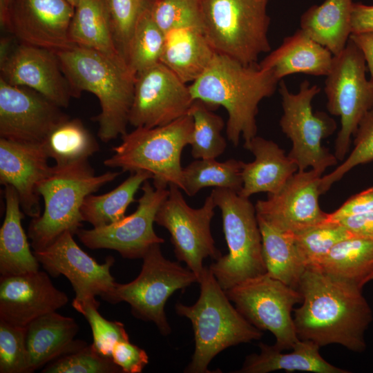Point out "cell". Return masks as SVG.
Wrapping results in <instances>:
<instances>
[{"instance_id":"obj_18","label":"cell","mask_w":373,"mask_h":373,"mask_svg":"<svg viewBox=\"0 0 373 373\" xmlns=\"http://www.w3.org/2000/svg\"><path fill=\"white\" fill-rule=\"evenodd\" d=\"M70 117L39 93L0 77V137L41 144L52 130Z\"/></svg>"},{"instance_id":"obj_45","label":"cell","mask_w":373,"mask_h":373,"mask_svg":"<svg viewBox=\"0 0 373 373\" xmlns=\"http://www.w3.org/2000/svg\"><path fill=\"white\" fill-rule=\"evenodd\" d=\"M112 359L124 373H140L149 363L146 352L129 342H118L113 347Z\"/></svg>"},{"instance_id":"obj_37","label":"cell","mask_w":373,"mask_h":373,"mask_svg":"<svg viewBox=\"0 0 373 373\" xmlns=\"http://www.w3.org/2000/svg\"><path fill=\"white\" fill-rule=\"evenodd\" d=\"M150 6L140 17L128 48L126 61L135 74L160 63L164 49L166 35L153 20Z\"/></svg>"},{"instance_id":"obj_33","label":"cell","mask_w":373,"mask_h":373,"mask_svg":"<svg viewBox=\"0 0 373 373\" xmlns=\"http://www.w3.org/2000/svg\"><path fill=\"white\" fill-rule=\"evenodd\" d=\"M149 179H152L151 173L136 171L111 191L88 195L81 207L83 221L99 227L122 219L128 207L135 201L134 198L138 189Z\"/></svg>"},{"instance_id":"obj_30","label":"cell","mask_w":373,"mask_h":373,"mask_svg":"<svg viewBox=\"0 0 373 373\" xmlns=\"http://www.w3.org/2000/svg\"><path fill=\"white\" fill-rule=\"evenodd\" d=\"M316 269L360 289L373 280V239L352 236L337 243Z\"/></svg>"},{"instance_id":"obj_47","label":"cell","mask_w":373,"mask_h":373,"mask_svg":"<svg viewBox=\"0 0 373 373\" xmlns=\"http://www.w3.org/2000/svg\"><path fill=\"white\" fill-rule=\"evenodd\" d=\"M336 222L354 236L373 239V211L344 217Z\"/></svg>"},{"instance_id":"obj_41","label":"cell","mask_w":373,"mask_h":373,"mask_svg":"<svg viewBox=\"0 0 373 373\" xmlns=\"http://www.w3.org/2000/svg\"><path fill=\"white\" fill-rule=\"evenodd\" d=\"M96 300L81 301L73 299L72 305L88 322L93 337V345L103 356L112 358L114 346L120 341H129L123 323L104 318L98 312Z\"/></svg>"},{"instance_id":"obj_48","label":"cell","mask_w":373,"mask_h":373,"mask_svg":"<svg viewBox=\"0 0 373 373\" xmlns=\"http://www.w3.org/2000/svg\"><path fill=\"white\" fill-rule=\"evenodd\" d=\"M352 34L373 33V5L354 3Z\"/></svg>"},{"instance_id":"obj_34","label":"cell","mask_w":373,"mask_h":373,"mask_svg":"<svg viewBox=\"0 0 373 373\" xmlns=\"http://www.w3.org/2000/svg\"><path fill=\"white\" fill-rule=\"evenodd\" d=\"M41 145L55 164L66 165L88 160L98 152L94 136L78 118L64 120L48 134Z\"/></svg>"},{"instance_id":"obj_3","label":"cell","mask_w":373,"mask_h":373,"mask_svg":"<svg viewBox=\"0 0 373 373\" xmlns=\"http://www.w3.org/2000/svg\"><path fill=\"white\" fill-rule=\"evenodd\" d=\"M55 52L75 97L85 90L99 99L101 111L93 119L101 141L126 134L136 77L126 61L77 45Z\"/></svg>"},{"instance_id":"obj_2","label":"cell","mask_w":373,"mask_h":373,"mask_svg":"<svg viewBox=\"0 0 373 373\" xmlns=\"http://www.w3.org/2000/svg\"><path fill=\"white\" fill-rule=\"evenodd\" d=\"M279 80L273 72L257 64L245 65L216 53L204 72L189 86L194 100L211 108L222 106L228 114L226 133L238 146L256 136L258 105L275 93Z\"/></svg>"},{"instance_id":"obj_35","label":"cell","mask_w":373,"mask_h":373,"mask_svg":"<svg viewBox=\"0 0 373 373\" xmlns=\"http://www.w3.org/2000/svg\"><path fill=\"white\" fill-rule=\"evenodd\" d=\"M242 162L233 158L222 162L216 159H197L183 168L182 191L189 196L207 187L227 189L239 193L243 185Z\"/></svg>"},{"instance_id":"obj_40","label":"cell","mask_w":373,"mask_h":373,"mask_svg":"<svg viewBox=\"0 0 373 373\" xmlns=\"http://www.w3.org/2000/svg\"><path fill=\"white\" fill-rule=\"evenodd\" d=\"M104 1L115 45L126 61L128 45L139 19L153 0Z\"/></svg>"},{"instance_id":"obj_15","label":"cell","mask_w":373,"mask_h":373,"mask_svg":"<svg viewBox=\"0 0 373 373\" xmlns=\"http://www.w3.org/2000/svg\"><path fill=\"white\" fill-rule=\"evenodd\" d=\"M73 236L66 231L46 247L33 250V254L52 276L62 274L69 280L75 293L74 299L91 300L99 296L112 303L117 283L110 271L114 258L108 256L104 263L99 264L79 247Z\"/></svg>"},{"instance_id":"obj_27","label":"cell","mask_w":373,"mask_h":373,"mask_svg":"<svg viewBox=\"0 0 373 373\" xmlns=\"http://www.w3.org/2000/svg\"><path fill=\"white\" fill-rule=\"evenodd\" d=\"M160 63L183 82L192 83L207 69L216 52L200 28L166 32Z\"/></svg>"},{"instance_id":"obj_26","label":"cell","mask_w":373,"mask_h":373,"mask_svg":"<svg viewBox=\"0 0 373 373\" xmlns=\"http://www.w3.org/2000/svg\"><path fill=\"white\" fill-rule=\"evenodd\" d=\"M5 217L0 229L1 276L19 275L39 270V262L30 250L22 227L24 218L15 188L5 186Z\"/></svg>"},{"instance_id":"obj_49","label":"cell","mask_w":373,"mask_h":373,"mask_svg":"<svg viewBox=\"0 0 373 373\" xmlns=\"http://www.w3.org/2000/svg\"><path fill=\"white\" fill-rule=\"evenodd\" d=\"M350 39L362 52L373 84V33L353 34Z\"/></svg>"},{"instance_id":"obj_29","label":"cell","mask_w":373,"mask_h":373,"mask_svg":"<svg viewBox=\"0 0 373 373\" xmlns=\"http://www.w3.org/2000/svg\"><path fill=\"white\" fill-rule=\"evenodd\" d=\"M352 0H325L308 8L300 17V29L336 56L352 34Z\"/></svg>"},{"instance_id":"obj_5","label":"cell","mask_w":373,"mask_h":373,"mask_svg":"<svg viewBox=\"0 0 373 373\" xmlns=\"http://www.w3.org/2000/svg\"><path fill=\"white\" fill-rule=\"evenodd\" d=\"M121 173L106 171L95 175L88 160L52 166L38 187L44 202V211L32 218L28 229L33 250L46 247L66 231L76 235L84 222L81 207L84 199Z\"/></svg>"},{"instance_id":"obj_6","label":"cell","mask_w":373,"mask_h":373,"mask_svg":"<svg viewBox=\"0 0 373 373\" xmlns=\"http://www.w3.org/2000/svg\"><path fill=\"white\" fill-rule=\"evenodd\" d=\"M192 130L189 114L164 126L135 128L122 136V142L113 147V155L104 164L120 168L122 172L148 171L155 187L174 184L182 190L181 155L190 144Z\"/></svg>"},{"instance_id":"obj_8","label":"cell","mask_w":373,"mask_h":373,"mask_svg":"<svg viewBox=\"0 0 373 373\" xmlns=\"http://www.w3.org/2000/svg\"><path fill=\"white\" fill-rule=\"evenodd\" d=\"M211 195L221 211L223 231L229 252L209 269L227 290L236 284L266 273L262 236L255 205L238 193L214 188Z\"/></svg>"},{"instance_id":"obj_38","label":"cell","mask_w":373,"mask_h":373,"mask_svg":"<svg viewBox=\"0 0 373 373\" xmlns=\"http://www.w3.org/2000/svg\"><path fill=\"white\" fill-rule=\"evenodd\" d=\"M354 236L338 222L327 220L294 234L298 252L307 268H316L339 242Z\"/></svg>"},{"instance_id":"obj_21","label":"cell","mask_w":373,"mask_h":373,"mask_svg":"<svg viewBox=\"0 0 373 373\" xmlns=\"http://www.w3.org/2000/svg\"><path fill=\"white\" fill-rule=\"evenodd\" d=\"M68 300L67 295L55 287L45 271L1 276L0 320L12 325L26 327Z\"/></svg>"},{"instance_id":"obj_43","label":"cell","mask_w":373,"mask_h":373,"mask_svg":"<svg viewBox=\"0 0 373 373\" xmlns=\"http://www.w3.org/2000/svg\"><path fill=\"white\" fill-rule=\"evenodd\" d=\"M354 136V148L347 159L332 172L321 178V194L352 168L373 160V108L362 118Z\"/></svg>"},{"instance_id":"obj_11","label":"cell","mask_w":373,"mask_h":373,"mask_svg":"<svg viewBox=\"0 0 373 373\" xmlns=\"http://www.w3.org/2000/svg\"><path fill=\"white\" fill-rule=\"evenodd\" d=\"M142 259L141 271L135 280L117 283L111 304L126 302L135 317L154 323L166 336L171 331L164 312L167 300L175 291L198 283V278L188 267L166 259L160 244L151 247Z\"/></svg>"},{"instance_id":"obj_51","label":"cell","mask_w":373,"mask_h":373,"mask_svg":"<svg viewBox=\"0 0 373 373\" xmlns=\"http://www.w3.org/2000/svg\"><path fill=\"white\" fill-rule=\"evenodd\" d=\"M68 3L73 5L74 7L76 6L78 0H66Z\"/></svg>"},{"instance_id":"obj_10","label":"cell","mask_w":373,"mask_h":373,"mask_svg":"<svg viewBox=\"0 0 373 373\" xmlns=\"http://www.w3.org/2000/svg\"><path fill=\"white\" fill-rule=\"evenodd\" d=\"M279 85L283 110L280 126L292 143L288 157L296 163L298 171L310 166L323 173L338 160L321 144L322 140L336 131V122L325 113L312 110V99L321 89L307 80L300 84L297 93H291L283 80Z\"/></svg>"},{"instance_id":"obj_31","label":"cell","mask_w":373,"mask_h":373,"mask_svg":"<svg viewBox=\"0 0 373 373\" xmlns=\"http://www.w3.org/2000/svg\"><path fill=\"white\" fill-rule=\"evenodd\" d=\"M69 37L75 45L124 59L115 45L104 0H78Z\"/></svg>"},{"instance_id":"obj_39","label":"cell","mask_w":373,"mask_h":373,"mask_svg":"<svg viewBox=\"0 0 373 373\" xmlns=\"http://www.w3.org/2000/svg\"><path fill=\"white\" fill-rule=\"evenodd\" d=\"M150 12L165 34L185 28L203 29L202 0H153Z\"/></svg>"},{"instance_id":"obj_32","label":"cell","mask_w":373,"mask_h":373,"mask_svg":"<svg viewBox=\"0 0 373 373\" xmlns=\"http://www.w3.org/2000/svg\"><path fill=\"white\" fill-rule=\"evenodd\" d=\"M262 236L266 273L298 290L306 266L296 249L294 234L281 231L257 218Z\"/></svg>"},{"instance_id":"obj_16","label":"cell","mask_w":373,"mask_h":373,"mask_svg":"<svg viewBox=\"0 0 373 373\" xmlns=\"http://www.w3.org/2000/svg\"><path fill=\"white\" fill-rule=\"evenodd\" d=\"M194 99L189 86L159 63L136 74L128 123L153 128L188 114Z\"/></svg>"},{"instance_id":"obj_13","label":"cell","mask_w":373,"mask_h":373,"mask_svg":"<svg viewBox=\"0 0 373 373\" xmlns=\"http://www.w3.org/2000/svg\"><path fill=\"white\" fill-rule=\"evenodd\" d=\"M169 186V195L160 207L155 222L169 231L177 259L186 263L199 283L205 267L204 260L210 257L216 260L222 256L215 246L210 228L217 206L210 194L203 206L192 208L179 187Z\"/></svg>"},{"instance_id":"obj_20","label":"cell","mask_w":373,"mask_h":373,"mask_svg":"<svg viewBox=\"0 0 373 373\" xmlns=\"http://www.w3.org/2000/svg\"><path fill=\"white\" fill-rule=\"evenodd\" d=\"M0 77L7 83L29 88L61 108H66L75 93L55 52L21 44L0 61Z\"/></svg>"},{"instance_id":"obj_46","label":"cell","mask_w":373,"mask_h":373,"mask_svg":"<svg viewBox=\"0 0 373 373\" xmlns=\"http://www.w3.org/2000/svg\"><path fill=\"white\" fill-rule=\"evenodd\" d=\"M373 211V186L347 200L338 209L328 213V220L337 221L344 217Z\"/></svg>"},{"instance_id":"obj_36","label":"cell","mask_w":373,"mask_h":373,"mask_svg":"<svg viewBox=\"0 0 373 373\" xmlns=\"http://www.w3.org/2000/svg\"><path fill=\"white\" fill-rule=\"evenodd\" d=\"M188 114L193 119L191 136V155L197 159H216L225 151L227 142L222 135L224 123L204 102L194 100Z\"/></svg>"},{"instance_id":"obj_4","label":"cell","mask_w":373,"mask_h":373,"mask_svg":"<svg viewBox=\"0 0 373 373\" xmlns=\"http://www.w3.org/2000/svg\"><path fill=\"white\" fill-rule=\"evenodd\" d=\"M198 283L200 294L196 303H177L175 308L179 316L190 320L194 333V353L184 372L209 373L212 372L208 366L218 354L229 347L258 340L262 333L231 304L209 267H204Z\"/></svg>"},{"instance_id":"obj_9","label":"cell","mask_w":373,"mask_h":373,"mask_svg":"<svg viewBox=\"0 0 373 373\" xmlns=\"http://www.w3.org/2000/svg\"><path fill=\"white\" fill-rule=\"evenodd\" d=\"M367 65L363 55L350 39L345 48L334 56L326 76L324 91L327 108L340 117L341 129L335 140L334 155L343 160L364 115L373 108V84L366 76Z\"/></svg>"},{"instance_id":"obj_7","label":"cell","mask_w":373,"mask_h":373,"mask_svg":"<svg viewBox=\"0 0 373 373\" xmlns=\"http://www.w3.org/2000/svg\"><path fill=\"white\" fill-rule=\"evenodd\" d=\"M268 0H202L203 31L213 49L245 65L271 51Z\"/></svg>"},{"instance_id":"obj_28","label":"cell","mask_w":373,"mask_h":373,"mask_svg":"<svg viewBox=\"0 0 373 373\" xmlns=\"http://www.w3.org/2000/svg\"><path fill=\"white\" fill-rule=\"evenodd\" d=\"M259 354L248 355L242 367L235 372L267 373L277 370L303 371L314 373H347L324 359L320 347L310 341L299 340L290 353H283L274 345L260 343Z\"/></svg>"},{"instance_id":"obj_22","label":"cell","mask_w":373,"mask_h":373,"mask_svg":"<svg viewBox=\"0 0 373 373\" xmlns=\"http://www.w3.org/2000/svg\"><path fill=\"white\" fill-rule=\"evenodd\" d=\"M41 144L0 137V183L15 188L25 215H41L38 187L52 171Z\"/></svg>"},{"instance_id":"obj_42","label":"cell","mask_w":373,"mask_h":373,"mask_svg":"<svg viewBox=\"0 0 373 373\" xmlns=\"http://www.w3.org/2000/svg\"><path fill=\"white\" fill-rule=\"evenodd\" d=\"M43 373H120L113 359L102 355L93 344L58 358L42 370Z\"/></svg>"},{"instance_id":"obj_24","label":"cell","mask_w":373,"mask_h":373,"mask_svg":"<svg viewBox=\"0 0 373 373\" xmlns=\"http://www.w3.org/2000/svg\"><path fill=\"white\" fill-rule=\"evenodd\" d=\"M255 156L251 162H242V188L239 194L249 198L258 193L274 194L298 171V166L284 150L271 140L255 136L244 144Z\"/></svg>"},{"instance_id":"obj_44","label":"cell","mask_w":373,"mask_h":373,"mask_svg":"<svg viewBox=\"0 0 373 373\" xmlns=\"http://www.w3.org/2000/svg\"><path fill=\"white\" fill-rule=\"evenodd\" d=\"M0 372L30 373L26 327L0 320Z\"/></svg>"},{"instance_id":"obj_1","label":"cell","mask_w":373,"mask_h":373,"mask_svg":"<svg viewBox=\"0 0 373 373\" xmlns=\"http://www.w3.org/2000/svg\"><path fill=\"white\" fill-rule=\"evenodd\" d=\"M298 290L303 300L293 318L299 339L320 347L339 344L354 352L365 351V333L373 315L362 289L307 268Z\"/></svg>"},{"instance_id":"obj_19","label":"cell","mask_w":373,"mask_h":373,"mask_svg":"<svg viewBox=\"0 0 373 373\" xmlns=\"http://www.w3.org/2000/svg\"><path fill=\"white\" fill-rule=\"evenodd\" d=\"M74 12L66 0H12L3 28L21 44L57 52L75 46L69 37Z\"/></svg>"},{"instance_id":"obj_50","label":"cell","mask_w":373,"mask_h":373,"mask_svg":"<svg viewBox=\"0 0 373 373\" xmlns=\"http://www.w3.org/2000/svg\"><path fill=\"white\" fill-rule=\"evenodd\" d=\"M12 0H0V23L3 27Z\"/></svg>"},{"instance_id":"obj_17","label":"cell","mask_w":373,"mask_h":373,"mask_svg":"<svg viewBox=\"0 0 373 373\" xmlns=\"http://www.w3.org/2000/svg\"><path fill=\"white\" fill-rule=\"evenodd\" d=\"M322 174L312 169L295 173L278 192L257 201V218L293 234L327 220L318 202Z\"/></svg>"},{"instance_id":"obj_14","label":"cell","mask_w":373,"mask_h":373,"mask_svg":"<svg viewBox=\"0 0 373 373\" xmlns=\"http://www.w3.org/2000/svg\"><path fill=\"white\" fill-rule=\"evenodd\" d=\"M142 194L137 209L131 215L108 225L79 229L76 235L79 241L91 249L115 250L125 258H142L149 249L164 240L153 229L157 212L167 198L169 190L155 187L149 180L142 185Z\"/></svg>"},{"instance_id":"obj_23","label":"cell","mask_w":373,"mask_h":373,"mask_svg":"<svg viewBox=\"0 0 373 373\" xmlns=\"http://www.w3.org/2000/svg\"><path fill=\"white\" fill-rule=\"evenodd\" d=\"M78 330V325L74 318L56 311L30 323L26 327L30 373L87 345L86 342L75 338Z\"/></svg>"},{"instance_id":"obj_12","label":"cell","mask_w":373,"mask_h":373,"mask_svg":"<svg viewBox=\"0 0 373 373\" xmlns=\"http://www.w3.org/2000/svg\"><path fill=\"white\" fill-rule=\"evenodd\" d=\"M224 291L251 325L274 334V346L278 350L292 349L300 340L292 317L293 307L303 300L298 290L265 273Z\"/></svg>"},{"instance_id":"obj_25","label":"cell","mask_w":373,"mask_h":373,"mask_svg":"<svg viewBox=\"0 0 373 373\" xmlns=\"http://www.w3.org/2000/svg\"><path fill=\"white\" fill-rule=\"evenodd\" d=\"M333 58L329 50L300 28L285 37L282 44L270 52L258 66L271 70L279 81L296 73L326 77Z\"/></svg>"}]
</instances>
